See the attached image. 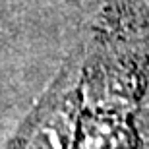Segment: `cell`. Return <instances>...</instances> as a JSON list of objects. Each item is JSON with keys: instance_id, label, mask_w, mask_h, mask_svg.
I'll return each instance as SVG.
<instances>
[{"instance_id": "1", "label": "cell", "mask_w": 149, "mask_h": 149, "mask_svg": "<svg viewBox=\"0 0 149 149\" xmlns=\"http://www.w3.org/2000/svg\"><path fill=\"white\" fill-rule=\"evenodd\" d=\"M72 120L74 105L68 99L37 122L33 132L23 141L22 149H68V139L72 136Z\"/></svg>"}, {"instance_id": "2", "label": "cell", "mask_w": 149, "mask_h": 149, "mask_svg": "<svg viewBox=\"0 0 149 149\" xmlns=\"http://www.w3.org/2000/svg\"><path fill=\"white\" fill-rule=\"evenodd\" d=\"M130 132L124 122L112 116H89L83 122L77 149H126Z\"/></svg>"}, {"instance_id": "3", "label": "cell", "mask_w": 149, "mask_h": 149, "mask_svg": "<svg viewBox=\"0 0 149 149\" xmlns=\"http://www.w3.org/2000/svg\"><path fill=\"white\" fill-rule=\"evenodd\" d=\"M138 126L145 138H149V101H145L143 109H141V112L138 116Z\"/></svg>"}]
</instances>
